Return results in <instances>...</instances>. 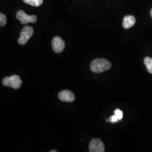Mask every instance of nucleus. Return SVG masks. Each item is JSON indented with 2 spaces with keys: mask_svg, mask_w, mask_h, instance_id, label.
Returning <instances> with one entry per match:
<instances>
[{
  "mask_svg": "<svg viewBox=\"0 0 152 152\" xmlns=\"http://www.w3.org/2000/svg\"><path fill=\"white\" fill-rule=\"evenodd\" d=\"M89 151L90 152H104L105 147L103 141L99 139H93L89 144Z\"/></svg>",
  "mask_w": 152,
  "mask_h": 152,
  "instance_id": "obj_5",
  "label": "nucleus"
},
{
  "mask_svg": "<svg viewBox=\"0 0 152 152\" xmlns=\"http://www.w3.org/2000/svg\"><path fill=\"white\" fill-rule=\"evenodd\" d=\"M151 16L152 18V9H151Z\"/></svg>",
  "mask_w": 152,
  "mask_h": 152,
  "instance_id": "obj_13",
  "label": "nucleus"
},
{
  "mask_svg": "<svg viewBox=\"0 0 152 152\" xmlns=\"http://www.w3.org/2000/svg\"><path fill=\"white\" fill-rule=\"evenodd\" d=\"M2 84L6 87H11L14 89H18L22 86V81L19 76L12 75L11 77H5L2 80Z\"/></svg>",
  "mask_w": 152,
  "mask_h": 152,
  "instance_id": "obj_2",
  "label": "nucleus"
},
{
  "mask_svg": "<svg viewBox=\"0 0 152 152\" xmlns=\"http://www.w3.org/2000/svg\"><path fill=\"white\" fill-rule=\"evenodd\" d=\"M34 32L33 28L30 26H26L22 29L20 33V37L18 39V43L24 45L27 43L28 41L32 36Z\"/></svg>",
  "mask_w": 152,
  "mask_h": 152,
  "instance_id": "obj_3",
  "label": "nucleus"
},
{
  "mask_svg": "<svg viewBox=\"0 0 152 152\" xmlns=\"http://www.w3.org/2000/svg\"><path fill=\"white\" fill-rule=\"evenodd\" d=\"M136 23L135 18L132 15H126L123 20V27L125 29H129L133 27Z\"/></svg>",
  "mask_w": 152,
  "mask_h": 152,
  "instance_id": "obj_8",
  "label": "nucleus"
},
{
  "mask_svg": "<svg viewBox=\"0 0 152 152\" xmlns=\"http://www.w3.org/2000/svg\"><path fill=\"white\" fill-rule=\"evenodd\" d=\"M50 152H57L56 151H50Z\"/></svg>",
  "mask_w": 152,
  "mask_h": 152,
  "instance_id": "obj_14",
  "label": "nucleus"
},
{
  "mask_svg": "<svg viewBox=\"0 0 152 152\" xmlns=\"http://www.w3.org/2000/svg\"><path fill=\"white\" fill-rule=\"evenodd\" d=\"M16 17V19L20 20L22 24H27L28 23H35L37 20V16L35 15H28L23 10L18 11Z\"/></svg>",
  "mask_w": 152,
  "mask_h": 152,
  "instance_id": "obj_4",
  "label": "nucleus"
},
{
  "mask_svg": "<svg viewBox=\"0 0 152 152\" xmlns=\"http://www.w3.org/2000/svg\"><path fill=\"white\" fill-rule=\"evenodd\" d=\"M51 45L53 50L56 53H61L65 49V42L59 37H55L53 38Z\"/></svg>",
  "mask_w": 152,
  "mask_h": 152,
  "instance_id": "obj_6",
  "label": "nucleus"
},
{
  "mask_svg": "<svg viewBox=\"0 0 152 152\" xmlns=\"http://www.w3.org/2000/svg\"><path fill=\"white\" fill-rule=\"evenodd\" d=\"M6 23H7L6 17L4 14L1 13V14H0V26H1V27H4L6 24Z\"/></svg>",
  "mask_w": 152,
  "mask_h": 152,
  "instance_id": "obj_12",
  "label": "nucleus"
},
{
  "mask_svg": "<svg viewBox=\"0 0 152 152\" xmlns=\"http://www.w3.org/2000/svg\"><path fill=\"white\" fill-rule=\"evenodd\" d=\"M112 66L111 63L105 59H96L90 64V69L93 72L100 73L108 71Z\"/></svg>",
  "mask_w": 152,
  "mask_h": 152,
  "instance_id": "obj_1",
  "label": "nucleus"
},
{
  "mask_svg": "<svg viewBox=\"0 0 152 152\" xmlns=\"http://www.w3.org/2000/svg\"><path fill=\"white\" fill-rule=\"evenodd\" d=\"M114 115L110 117L107 121H109L112 123L117 122L118 121H121L123 118V112L118 109H117L114 111Z\"/></svg>",
  "mask_w": 152,
  "mask_h": 152,
  "instance_id": "obj_9",
  "label": "nucleus"
},
{
  "mask_svg": "<svg viewBox=\"0 0 152 152\" xmlns=\"http://www.w3.org/2000/svg\"><path fill=\"white\" fill-rule=\"evenodd\" d=\"M144 64L147 66V71L152 74V58L150 57H146L144 60Z\"/></svg>",
  "mask_w": 152,
  "mask_h": 152,
  "instance_id": "obj_11",
  "label": "nucleus"
},
{
  "mask_svg": "<svg viewBox=\"0 0 152 152\" xmlns=\"http://www.w3.org/2000/svg\"><path fill=\"white\" fill-rule=\"evenodd\" d=\"M23 1L28 5L38 7L43 4V0H23Z\"/></svg>",
  "mask_w": 152,
  "mask_h": 152,
  "instance_id": "obj_10",
  "label": "nucleus"
},
{
  "mask_svg": "<svg viewBox=\"0 0 152 152\" xmlns=\"http://www.w3.org/2000/svg\"><path fill=\"white\" fill-rule=\"evenodd\" d=\"M58 97L61 101L64 102H72L75 99V96L73 93L66 90L60 91Z\"/></svg>",
  "mask_w": 152,
  "mask_h": 152,
  "instance_id": "obj_7",
  "label": "nucleus"
}]
</instances>
